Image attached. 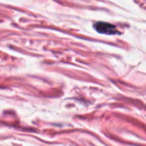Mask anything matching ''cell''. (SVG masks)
Masks as SVG:
<instances>
[{
    "label": "cell",
    "mask_w": 146,
    "mask_h": 146,
    "mask_svg": "<svg viewBox=\"0 0 146 146\" xmlns=\"http://www.w3.org/2000/svg\"><path fill=\"white\" fill-rule=\"evenodd\" d=\"M94 28L97 32L100 33H104V34L112 35V34L118 33V31L115 26L110 23H107V22H103V21L96 22L94 24Z\"/></svg>",
    "instance_id": "obj_1"
}]
</instances>
